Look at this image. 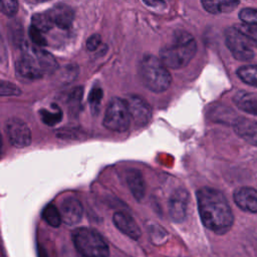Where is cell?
Wrapping results in <instances>:
<instances>
[{
	"label": "cell",
	"instance_id": "30",
	"mask_svg": "<svg viewBox=\"0 0 257 257\" xmlns=\"http://www.w3.org/2000/svg\"><path fill=\"white\" fill-rule=\"evenodd\" d=\"M143 1L146 5L153 7V8H158V7L165 5V2L163 0H143Z\"/></svg>",
	"mask_w": 257,
	"mask_h": 257
},
{
	"label": "cell",
	"instance_id": "4",
	"mask_svg": "<svg viewBox=\"0 0 257 257\" xmlns=\"http://www.w3.org/2000/svg\"><path fill=\"white\" fill-rule=\"evenodd\" d=\"M72 242L83 257H108L109 247L104 238L94 229L80 227L72 232Z\"/></svg>",
	"mask_w": 257,
	"mask_h": 257
},
{
	"label": "cell",
	"instance_id": "13",
	"mask_svg": "<svg viewBox=\"0 0 257 257\" xmlns=\"http://www.w3.org/2000/svg\"><path fill=\"white\" fill-rule=\"evenodd\" d=\"M114 226L127 237L138 240L142 236V231L133 217L124 212H115L112 216Z\"/></svg>",
	"mask_w": 257,
	"mask_h": 257
},
{
	"label": "cell",
	"instance_id": "23",
	"mask_svg": "<svg viewBox=\"0 0 257 257\" xmlns=\"http://www.w3.org/2000/svg\"><path fill=\"white\" fill-rule=\"evenodd\" d=\"M239 19L243 22V24L257 27V8L246 7L243 8L239 14Z\"/></svg>",
	"mask_w": 257,
	"mask_h": 257
},
{
	"label": "cell",
	"instance_id": "5",
	"mask_svg": "<svg viewBox=\"0 0 257 257\" xmlns=\"http://www.w3.org/2000/svg\"><path fill=\"white\" fill-rule=\"evenodd\" d=\"M131 122L125 100L118 97L111 98L104 113L103 125L112 132L122 133L130 127Z\"/></svg>",
	"mask_w": 257,
	"mask_h": 257
},
{
	"label": "cell",
	"instance_id": "34",
	"mask_svg": "<svg viewBox=\"0 0 257 257\" xmlns=\"http://www.w3.org/2000/svg\"><path fill=\"white\" fill-rule=\"evenodd\" d=\"M37 1H40V2H43V1H48V0H37Z\"/></svg>",
	"mask_w": 257,
	"mask_h": 257
},
{
	"label": "cell",
	"instance_id": "24",
	"mask_svg": "<svg viewBox=\"0 0 257 257\" xmlns=\"http://www.w3.org/2000/svg\"><path fill=\"white\" fill-rule=\"evenodd\" d=\"M40 114L42 121L45 122L47 125H54L57 122H59L62 118V111L58 107H56L54 111L42 109L40 111Z\"/></svg>",
	"mask_w": 257,
	"mask_h": 257
},
{
	"label": "cell",
	"instance_id": "17",
	"mask_svg": "<svg viewBox=\"0 0 257 257\" xmlns=\"http://www.w3.org/2000/svg\"><path fill=\"white\" fill-rule=\"evenodd\" d=\"M240 0H201L203 8L212 14L229 13L236 9Z\"/></svg>",
	"mask_w": 257,
	"mask_h": 257
},
{
	"label": "cell",
	"instance_id": "1",
	"mask_svg": "<svg viewBox=\"0 0 257 257\" xmlns=\"http://www.w3.org/2000/svg\"><path fill=\"white\" fill-rule=\"evenodd\" d=\"M196 198L200 219L207 229L218 235L230 231L234 223V215L221 191L203 187L197 191Z\"/></svg>",
	"mask_w": 257,
	"mask_h": 257
},
{
	"label": "cell",
	"instance_id": "15",
	"mask_svg": "<svg viewBox=\"0 0 257 257\" xmlns=\"http://www.w3.org/2000/svg\"><path fill=\"white\" fill-rule=\"evenodd\" d=\"M47 13L53 25L62 29H68L74 19V11L66 4H56Z\"/></svg>",
	"mask_w": 257,
	"mask_h": 257
},
{
	"label": "cell",
	"instance_id": "32",
	"mask_svg": "<svg viewBox=\"0 0 257 257\" xmlns=\"http://www.w3.org/2000/svg\"><path fill=\"white\" fill-rule=\"evenodd\" d=\"M1 151H2V136L0 133V155H1Z\"/></svg>",
	"mask_w": 257,
	"mask_h": 257
},
{
	"label": "cell",
	"instance_id": "10",
	"mask_svg": "<svg viewBox=\"0 0 257 257\" xmlns=\"http://www.w3.org/2000/svg\"><path fill=\"white\" fill-rule=\"evenodd\" d=\"M189 204V193L187 190L176 189L169 199V215L173 222L182 223L186 216Z\"/></svg>",
	"mask_w": 257,
	"mask_h": 257
},
{
	"label": "cell",
	"instance_id": "27",
	"mask_svg": "<svg viewBox=\"0 0 257 257\" xmlns=\"http://www.w3.org/2000/svg\"><path fill=\"white\" fill-rule=\"evenodd\" d=\"M29 35H30V38H31V40H32V42L34 44H36L38 46L46 45V39L43 36V32H41L40 30L36 29L32 25L29 28Z\"/></svg>",
	"mask_w": 257,
	"mask_h": 257
},
{
	"label": "cell",
	"instance_id": "6",
	"mask_svg": "<svg viewBox=\"0 0 257 257\" xmlns=\"http://www.w3.org/2000/svg\"><path fill=\"white\" fill-rule=\"evenodd\" d=\"M225 43L232 55L240 61H248L254 57L249 40L234 26L225 30Z\"/></svg>",
	"mask_w": 257,
	"mask_h": 257
},
{
	"label": "cell",
	"instance_id": "9",
	"mask_svg": "<svg viewBox=\"0 0 257 257\" xmlns=\"http://www.w3.org/2000/svg\"><path fill=\"white\" fill-rule=\"evenodd\" d=\"M132 122L137 126L146 125L152 117L150 104L138 95H131L125 99Z\"/></svg>",
	"mask_w": 257,
	"mask_h": 257
},
{
	"label": "cell",
	"instance_id": "29",
	"mask_svg": "<svg viewBox=\"0 0 257 257\" xmlns=\"http://www.w3.org/2000/svg\"><path fill=\"white\" fill-rule=\"evenodd\" d=\"M100 42H101L100 36H99L98 34H93V35H91V36L87 39V41H86V47H87L88 50L93 51V50H95V49L99 46Z\"/></svg>",
	"mask_w": 257,
	"mask_h": 257
},
{
	"label": "cell",
	"instance_id": "18",
	"mask_svg": "<svg viewBox=\"0 0 257 257\" xmlns=\"http://www.w3.org/2000/svg\"><path fill=\"white\" fill-rule=\"evenodd\" d=\"M233 101L241 110L257 116V96L246 91H238L233 96Z\"/></svg>",
	"mask_w": 257,
	"mask_h": 257
},
{
	"label": "cell",
	"instance_id": "28",
	"mask_svg": "<svg viewBox=\"0 0 257 257\" xmlns=\"http://www.w3.org/2000/svg\"><path fill=\"white\" fill-rule=\"evenodd\" d=\"M102 97V90L99 87H94L89 94V103L92 109H98L100 104V99Z\"/></svg>",
	"mask_w": 257,
	"mask_h": 257
},
{
	"label": "cell",
	"instance_id": "31",
	"mask_svg": "<svg viewBox=\"0 0 257 257\" xmlns=\"http://www.w3.org/2000/svg\"><path fill=\"white\" fill-rule=\"evenodd\" d=\"M5 59H6V48H5L2 36L0 34V62L5 61Z\"/></svg>",
	"mask_w": 257,
	"mask_h": 257
},
{
	"label": "cell",
	"instance_id": "19",
	"mask_svg": "<svg viewBox=\"0 0 257 257\" xmlns=\"http://www.w3.org/2000/svg\"><path fill=\"white\" fill-rule=\"evenodd\" d=\"M236 73L243 82L257 87V64L243 65L237 69Z\"/></svg>",
	"mask_w": 257,
	"mask_h": 257
},
{
	"label": "cell",
	"instance_id": "26",
	"mask_svg": "<svg viewBox=\"0 0 257 257\" xmlns=\"http://www.w3.org/2000/svg\"><path fill=\"white\" fill-rule=\"evenodd\" d=\"M0 11L7 15L13 16L18 11V1L17 0H0Z\"/></svg>",
	"mask_w": 257,
	"mask_h": 257
},
{
	"label": "cell",
	"instance_id": "21",
	"mask_svg": "<svg viewBox=\"0 0 257 257\" xmlns=\"http://www.w3.org/2000/svg\"><path fill=\"white\" fill-rule=\"evenodd\" d=\"M31 22H32V26L35 27L36 29L40 30L41 32H47L49 31L52 26H53V23L48 15V13H36L32 16V19H31Z\"/></svg>",
	"mask_w": 257,
	"mask_h": 257
},
{
	"label": "cell",
	"instance_id": "25",
	"mask_svg": "<svg viewBox=\"0 0 257 257\" xmlns=\"http://www.w3.org/2000/svg\"><path fill=\"white\" fill-rule=\"evenodd\" d=\"M235 27L251 42L253 45L257 47V27L249 26L246 24H237Z\"/></svg>",
	"mask_w": 257,
	"mask_h": 257
},
{
	"label": "cell",
	"instance_id": "8",
	"mask_svg": "<svg viewBox=\"0 0 257 257\" xmlns=\"http://www.w3.org/2000/svg\"><path fill=\"white\" fill-rule=\"evenodd\" d=\"M16 72L19 77L27 80H35L45 74L30 48H28L27 51L24 52L23 55L17 60Z\"/></svg>",
	"mask_w": 257,
	"mask_h": 257
},
{
	"label": "cell",
	"instance_id": "22",
	"mask_svg": "<svg viewBox=\"0 0 257 257\" xmlns=\"http://www.w3.org/2000/svg\"><path fill=\"white\" fill-rule=\"evenodd\" d=\"M149 231H150L151 241L156 245L164 244L169 237L167 231L163 227H161L159 224H152L150 226Z\"/></svg>",
	"mask_w": 257,
	"mask_h": 257
},
{
	"label": "cell",
	"instance_id": "7",
	"mask_svg": "<svg viewBox=\"0 0 257 257\" xmlns=\"http://www.w3.org/2000/svg\"><path fill=\"white\" fill-rule=\"evenodd\" d=\"M6 134L10 143L16 148H25L31 144L30 128L18 117H11L6 121Z\"/></svg>",
	"mask_w": 257,
	"mask_h": 257
},
{
	"label": "cell",
	"instance_id": "2",
	"mask_svg": "<svg viewBox=\"0 0 257 257\" xmlns=\"http://www.w3.org/2000/svg\"><path fill=\"white\" fill-rule=\"evenodd\" d=\"M197 52L193 35L184 30L175 32L173 41L160 50V59L168 68L180 69L188 65Z\"/></svg>",
	"mask_w": 257,
	"mask_h": 257
},
{
	"label": "cell",
	"instance_id": "14",
	"mask_svg": "<svg viewBox=\"0 0 257 257\" xmlns=\"http://www.w3.org/2000/svg\"><path fill=\"white\" fill-rule=\"evenodd\" d=\"M234 132L248 144L257 147V120L238 117L233 122Z\"/></svg>",
	"mask_w": 257,
	"mask_h": 257
},
{
	"label": "cell",
	"instance_id": "16",
	"mask_svg": "<svg viewBox=\"0 0 257 257\" xmlns=\"http://www.w3.org/2000/svg\"><path fill=\"white\" fill-rule=\"evenodd\" d=\"M127 187L137 201H141L146 194V183L142 173L137 169H130L125 174Z\"/></svg>",
	"mask_w": 257,
	"mask_h": 257
},
{
	"label": "cell",
	"instance_id": "11",
	"mask_svg": "<svg viewBox=\"0 0 257 257\" xmlns=\"http://www.w3.org/2000/svg\"><path fill=\"white\" fill-rule=\"evenodd\" d=\"M59 212L62 222H64L66 225L73 226L78 224L82 219L83 208L77 198L68 196L61 201Z\"/></svg>",
	"mask_w": 257,
	"mask_h": 257
},
{
	"label": "cell",
	"instance_id": "12",
	"mask_svg": "<svg viewBox=\"0 0 257 257\" xmlns=\"http://www.w3.org/2000/svg\"><path fill=\"white\" fill-rule=\"evenodd\" d=\"M233 199L238 208L248 213H257V190L251 187H240L233 193Z\"/></svg>",
	"mask_w": 257,
	"mask_h": 257
},
{
	"label": "cell",
	"instance_id": "20",
	"mask_svg": "<svg viewBox=\"0 0 257 257\" xmlns=\"http://www.w3.org/2000/svg\"><path fill=\"white\" fill-rule=\"evenodd\" d=\"M42 219L51 227L57 228L59 227L60 223L62 222L61 220V215L59 212V209L53 204H47L43 210H42Z\"/></svg>",
	"mask_w": 257,
	"mask_h": 257
},
{
	"label": "cell",
	"instance_id": "3",
	"mask_svg": "<svg viewBox=\"0 0 257 257\" xmlns=\"http://www.w3.org/2000/svg\"><path fill=\"white\" fill-rule=\"evenodd\" d=\"M140 75L144 85L154 92L167 90L172 82V77L161 61L155 55L147 54L143 57L140 64Z\"/></svg>",
	"mask_w": 257,
	"mask_h": 257
},
{
	"label": "cell",
	"instance_id": "33",
	"mask_svg": "<svg viewBox=\"0 0 257 257\" xmlns=\"http://www.w3.org/2000/svg\"><path fill=\"white\" fill-rule=\"evenodd\" d=\"M38 256H39V257H47V256L45 255V251H43V254H41V253H40V251H39V253H38Z\"/></svg>",
	"mask_w": 257,
	"mask_h": 257
}]
</instances>
